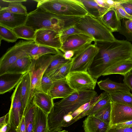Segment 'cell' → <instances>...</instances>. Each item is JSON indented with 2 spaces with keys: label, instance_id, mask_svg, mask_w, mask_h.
Masks as SVG:
<instances>
[{
  "label": "cell",
  "instance_id": "49",
  "mask_svg": "<svg viewBox=\"0 0 132 132\" xmlns=\"http://www.w3.org/2000/svg\"><path fill=\"white\" fill-rule=\"evenodd\" d=\"M11 127L9 123H7L0 128V132H7Z\"/></svg>",
  "mask_w": 132,
  "mask_h": 132
},
{
  "label": "cell",
  "instance_id": "42",
  "mask_svg": "<svg viewBox=\"0 0 132 132\" xmlns=\"http://www.w3.org/2000/svg\"><path fill=\"white\" fill-rule=\"evenodd\" d=\"M131 126H132V120L118 123L110 127L117 129H121L128 128Z\"/></svg>",
  "mask_w": 132,
  "mask_h": 132
},
{
  "label": "cell",
  "instance_id": "44",
  "mask_svg": "<svg viewBox=\"0 0 132 132\" xmlns=\"http://www.w3.org/2000/svg\"><path fill=\"white\" fill-rule=\"evenodd\" d=\"M125 0H105L110 9L113 7L117 4L123 2Z\"/></svg>",
  "mask_w": 132,
  "mask_h": 132
},
{
  "label": "cell",
  "instance_id": "3",
  "mask_svg": "<svg viewBox=\"0 0 132 132\" xmlns=\"http://www.w3.org/2000/svg\"><path fill=\"white\" fill-rule=\"evenodd\" d=\"M70 18L52 13L39 7L28 13L25 25L35 30L41 29L53 30L59 33L68 27Z\"/></svg>",
  "mask_w": 132,
  "mask_h": 132
},
{
  "label": "cell",
  "instance_id": "33",
  "mask_svg": "<svg viewBox=\"0 0 132 132\" xmlns=\"http://www.w3.org/2000/svg\"><path fill=\"white\" fill-rule=\"evenodd\" d=\"M111 102L109 94L105 92L102 93L101 98L97 102L89 111L87 116L94 115L99 110Z\"/></svg>",
  "mask_w": 132,
  "mask_h": 132
},
{
  "label": "cell",
  "instance_id": "38",
  "mask_svg": "<svg viewBox=\"0 0 132 132\" xmlns=\"http://www.w3.org/2000/svg\"><path fill=\"white\" fill-rule=\"evenodd\" d=\"M53 81L48 75L44 74L41 82L42 91L48 94L49 92L53 85Z\"/></svg>",
  "mask_w": 132,
  "mask_h": 132
},
{
  "label": "cell",
  "instance_id": "20",
  "mask_svg": "<svg viewBox=\"0 0 132 132\" xmlns=\"http://www.w3.org/2000/svg\"><path fill=\"white\" fill-rule=\"evenodd\" d=\"M34 101L36 105L48 114L54 106L53 99L48 94L43 92L35 93L34 96Z\"/></svg>",
  "mask_w": 132,
  "mask_h": 132
},
{
  "label": "cell",
  "instance_id": "17",
  "mask_svg": "<svg viewBox=\"0 0 132 132\" xmlns=\"http://www.w3.org/2000/svg\"><path fill=\"white\" fill-rule=\"evenodd\" d=\"M60 51L54 48L37 44L34 41L29 44L26 49V54L32 59H37L47 54H55Z\"/></svg>",
  "mask_w": 132,
  "mask_h": 132
},
{
  "label": "cell",
  "instance_id": "50",
  "mask_svg": "<svg viewBox=\"0 0 132 132\" xmlns=\"http://www.w3.org/2000/svg\"><path fill=\"white\" fill-rule=\"evenodd\" d=\"M5 2L8 3L24 2L27 1L26 0H4Z\"/></svg>",
  "mask_w": 132,
  "mask_h": 132
},
{
  "label": "cell",
  "instance_id": "24",
  "mask_svg": "<svg viewBox=\"0 0 132 132\" xmlns=\"http://www.w3.org/2000/svg\"><path fill=\"white\" fill-rule=\"evenodd\" d=\"M112 32H118L121 25L114 7L109 9L100 19Z\"/></svg>",
  "mask_w": 132,
  "mask_h": 132
},
{
  "label": "cell",
  "instance_id": "30",
  "mask_svg": "<svg viewBox=\"0 0 132 132\" xmlns=\"http://www.w3.org/2000/svg\"><path fill=\"white\" fill-rule=\"evenodd\" d=\"M72 58L49 76L53 81L67 78L70 72L72 64Z\"/></svg>",
  "mask_w": 132,
  "mask_h": 132
},
{
  "label": "cell",
  "instance_id": "2",
  "mask_svg": "<svg viewBox=\"0 0 132 132\" xmlns=\"http://www.w3.org/2000/svg\"><path fill=\"white\" fill-rule=\"evenodd\" d=\"M97 95L94 90L75 91L67 97L54 103L53 107L48 115L49 132L60 131V126L64 118L71 115Z\"/></svg>",
  "mask_w": 132,
  "mask_h": 132
},
{
  "label": "cell",
  "instance_id": "51",
  "mask_svg": "<svg viewBox=\"0 0 132 132\" xmlns=\"http://www.w3.org/2000/svg\"><path fill=\"white\" fill-rule=\"evenodd\" d=\"M7 132H16V129L15 128L11 127Z\"/></svg>",
  "mask_w": 132,
  "mask_h": 132
},
{
  "label": "cell",
  "instance_id": "37",
  "mask_svg": "<svg viewBox=\"0 0 132 132\" xmlns=\"http://www.w3.org/2000/svg\"><path fill=\"white\" fill-rule=\"evenodd\" d=\"M76 26L66 28L62 31L59 33L60 39L62 44L64 42L69 36L73 35L83 34L90 37L85 32L78 29Z\"/></svg>",
  "mask_w": 132,
  "mask_h": 132
},
{
  "label": "cell",
  "instance_id": "48",
  "mask_svg": "<svg viewBox=\"0 0 132 132\" xmlns=\"http://www.w3.org/2000/svg\"><path fill=\"white\" fill-rule=\"evenodd\" d=\"M98 5L101 7L109 9H110L105 2V0H94Z\"/></svg>",
  "mask_w": 132,
  "mask_h": 132
},
{
  "label": "cell",
  "instance_id": "23",
  "mask_svg": "<svg viewBox=\"0 0 132 132\" xmlns=\"http://www.w3.org/2000/svg\"><path fill=\"white\" fill-rule=\"evenodd\" d=\"M31 82L29 72L24 74L21 81L20 94L24 112L30 100Z\"/></svg>",
  "mask_w": 132,
  "mask_h": 132
},
{
  "label": "cell",
  "instance_id": "9",
  "mask_svg": "<svg viewBox=\"0 0 132 132\" xmlns=\"http://www.w3.org/2000/svg\"><path fill=\"white\" fill-rule=\"evenodd\" d=\"M67 80L71 88L77 92L94 90L97 83L87 71L70 72Z\"/></svg>",
  "mask_w": 132,
  "mask_h": 132
},
{
  "label": "cell",
  "instance_id": "39",
  "mask_svg": "<svg viewBox=\"0 0 132 132\" xmlns=\"http://www.w3.org/2000/svg\"><path fill=\"white\" fill-rule=\"evenodd\" d=\"M114 9L119 20L124 19L132 20V16L128 14L119 4H117Z\"/></svg>",
  "mask_w": 132,
  "mask_h": 132
},
{
  "label": "cell",
  "instance_id": "6",
  "mask_svg": "<svg viewBox=\"0 0 132 132\" xmlns=\"http://www.w3.org/2000/svg\"><path fill=\"white\" fill-rule=\"evenodd\" d=\"M53 55L48 54L32 59L29 72L31 76V88L30 98L37 92H42L41 82L42 77L51 63Z\"/></svg>",
  "mask_w": 132,
  "mask_h": 132
},
{
  "label": "cell",
  "instance_id": "14",
  "mask_svg": "<svg viewBox=\"0 0 132 132\" xmlns=\"http://www.w3.org/2000/svg\"><path fill=\"white\" fill-rule=\"evenodd\" d=\"M28 14H16L0 10V25L11 29L25 25Z\"/></svg>",
  "mask_w": 132,
  "mask_h": 132
},
{
  "label": "cell",
  "instance_id": "46",
  "mask_svg": "<svg viewBox=\"0 0 132 132\" xmlns=\"http://www.w3.org/2000/svg\"><path fill=\"white\" fill-rule=\"evenodd\" d=\"M9 123V113L0 118V128Z\"/></svg>",
  "mask_w": 132,
  "mask_h": 132
},
{
  "label": "cell",
  "instance_id": "43",
  "mask_svg": "<svg viewBox=\"0 0 132 132\" xmlns=\"http://www.w3.org/2000/svg\"><path fill=\"white\" fill-rule=\"evenodd\" d=\"M107 132H132V126L121 129L113 128L110 127Z\"/></svg>",
  "mask_w": 132,
  "mask_h": 132
},
{
  "label": "cell",
  "instance_id": "12",
  "mask_svg": "<svg viewBox=\"0 0 132 132\" xmlns=\"http://www.w3.org/2000/svg\"><path fill=\"white\" fill-rule=\"evenodd\" d=\"M131 120H132V107L111 101L110 127Z\"/></svg>",
  "mask_w": 132,
  "mask_h": 132
},
{
  "label": "cell",
  "instance_id": "11",
  "mask_svg": "<svg viewBox=\"0 0 132 132\" xmlns=\"http://www.w3.org/2000/svg\"><path fill=\"white\" fill-rule=\"evenodd\" d=\"M36 31L34 40L35 43L60 49L62 43L59 32L53 30L45 29Z\"/></svg>",
  "mask_w": 132,
  "mask_h": 132
},
{
  "label": "cell",
  "instance_id": "40",
  "mask_svg": "<svg viewBox=\"0 0 132 132\" xmlns=\"http://www.w3.org/2000/svg\"><path fill=\"white\" fill-rule=\"evenodd\" d=\"M119 4L128 14L132 16V0H125Z\"/></svg>",
  "mask_w": 132,
  "mask_h": 132
},
{
  "label": "cell",
  "instance_id": "22",
  "mask_svg": "<svg viewBox=\"0 0 132 132\" xmlns=\"http://www.w3.org/2000/svg\"><path fill=\"white\" fill-rule=\"evenodd\" d=\"M100 89L109 94L118 92H130V90L124 83L116 82L109 78L97 82Z\"/></svg>",
  "mask_w": 132,
  "mask_h": 132
},
{
  "label": "cell",
  "instance_id": "27",
  "mask_svg": "<svg viewBox=\"0 0 132 132\" xmlns=\"http://www.w3.org/2000/svg\"><path fill=\"white\" fill-rule=\"evenodd\" d=\"M88 14L100 19L109 10L99 6L94 0H81Z\"/></svg>",
  "mask_w": 132,
  "mask_h": 132
},
{
  "label": "cell",
  "instance_id": "36",
  "mask_svg": "<svg viewBox=\"0 0 132 132\" xmlns=\"http://www.w3.org/2000/svg\"><path fill=\"white\" fill-rule=\"evenodd\" d=\"M1 41L3 40L9 42H14L18 39L12 29L0 25Z\"/></svg>",
  "mask_w": 132,
  "mask_h": 132
},
{
  "label": "cell",
  "instance_id": "34",
  "mask_svg": "<svg viewBox=\"0 0 132 132\" xmlns=\"http://www.w3.org/2000/svg\"><path fill=\"white\" fill-rule=\"evenodd\" d=\"M1 10L16 14H28L26 7L21 2L8 3L7 7L0 8Z\"/></svg>",
  "mask_w": 132,
  "mask_h": 132
},
{
  "label": "cell",
  "instance_id": "1",
  "mask_svg": "<svg viewBox=\"0 0 132 132\" xmlns=\"http://www.w3.org/2000/svg\"><path fill=\"white\" fill-rule=\"evenodd\" d=\"M94 43L98 51L87 71L97 80L111 67L132 59V44L128 41L116 39L113 42L95 41Z\"/></svg>",
  "mask_w": 132,
  "mask_h": 132
},
{
  "label": "cell",
  "instance_id": "47",
  "mask_svg": "<svg viewBox=\"0 0 132 132\" xmlns=\"http://www.w3.org/2000/svg\"><path fill=\"white\" fill-rule=\"evenodd\" d=\"M75 54V52L71 50L68 51L63 53V56L66 60H70L73 56Z\"/></svg>",
  "mask_w": 132,
  "mask_h": 132
},
{
  "label": "cell",
  "instance_id": "25",
  "mask_svg": "<svg viewBox=\"0 0 132 132\" xmlns=\"http://www.w3.org/2000/svg\"><path fill=\"white\" fill-rule=\"evenodd\" d=\"M132 71V59L118 62L104 72L102 76L111 74H120L123 76Z\"/></svg>",
  "mask_w": 132,
  "mask_h": 132
},
{
  "label": "cell",
  "instance_id": "35",
  "mask_svg": "<svg viewBox=\"0 0 132 132\" xmlns=\"http://www.w3.org/2000/svg\"><path fill=\"white\" fill-rule=\"evenodd\" d=\"M111 113V102L104 106L94 115L102 121L110 124Z\"/></svg>",
  "mask_w": 132,
  "mask_h": 132
},
{
  "label": "cell",
  "instance_id": "45",
  "mask_svg": "<svg viewBox=\"0 0 132 132\" xmlns=\"http://www.w3.org/2000/svg\"><path fill=\"white\" fill-rule=\"evenodd\" d=\"M16 129V132H26L24 118V116Z\"/></svg>",
  "mask_w": 132,
  "mask_h": 132
},
{
  "label": "cell",
  "instance_id": "15",
  "mask_svg": "<svg viewBox=\"0 0 132 132\" xmlns=\"http://www.w3.org/2000/svg\"><path fill=\"white\" fill-rule=\"evenodd\" d=\"M75 91L69 84L66 78L53 81L48 94L53 99L63 98Z\"/></svg>",
  "mask_w": 132,
  "mask_h": 132
},
{
  "label": "cell",
  "instance_id": "18",
  "mask_svg": "<svg viewBox=\"0 0 132 132\" xmlns=\"http://www.w3.org/2000/svg\"><path fill=\"white\" fill-rule=\"evenodd\" d=\"M24 74L6 73L0 76V94L10 91L16 87Z\"/></svg>",
  "mask_w": 132,
  "mask_h": 132
},
{
  "label": "cell",
  "instance_id": "13",
  "mask_svg": "<svg viewBox=\"0 0 132 132\" xmlns=\"http://www.w3.org/2000/svg\"><path fill=\"white\" fill-rule=\"evenodd\" d=\"M95 40L93 38L83 34H76L69 36L62 44L59 50L63 53L68 51L74 52L92 44Z\"/></svg>",
  "mask_w": 132,
  "mask_h": 132
},
{
  "label": "cell",
  "instance_id": "52",
  "mask_svg": "<svg viewBox=\"0 0 132 132\" xmlns=\"http://www.w3.org/2000/svg\"><path fill=\"white\" fill-rule=\"evenodd\" d=\"M57 132H69L68 131L65 130H63L61 131H58Z\"/></svg>",
  "mask_w": 132,
  "mask_h": 132
},
{
  "label": "cell",
  "instance_id": "31",
  "mask_svg": "<svg viewBox=\"0 0 132 132\" xmlns=\"http://www.w3.org/2000/svg\"><path fill=\"white\" fill-rule=\"evenodd\" d=\"M109 94L111 102L132 107V94L130 92H118Z\"/></svg>",
  "mask_w": 132,
  "mask_h": 132
},
{
  "label": "cell",
  "instance_id": "8",
  "mask_svg": "<svg viewBox=\"0 0 132 132\" xmlns=\"http://www.w3.org/2000/svg\"><path fill=\"white\" fill-rule=\"evenodd\" d=\"M34 40H20L9 48L0 60V76L5 74L9 68L18 59L27 54L26 49Z\"/></svg>",
  "mask_w": 132,
  "mask_h": 132
},
{
  "label": "cell",
  "instance_id": "19",
  "mask_svg": "<svg viewBox=\"0 0 132 132\" xmlns=\"http://www.w3.org/2000/svg\"><path fill=\"white\" fill-rule=\"evenodd\" d=\"M32 59L27 54L18 59L7 69L5 73L24 74L29 71Z\"/></svg>",
  "mask_w": 132,
  "mask_h": 132
},
{
  "label": "cell",
  "instance_id": "21",
  "mask_svg": "<svg viewBox=\"0 0 132 132\" xmlns=\"http://www.w3.org/2000/svg\"><path fill=\"white\" fill-rule=\"evenodd\" d=\"M48 115L36 106L33 132H49Z\"/></svg>",
  "mask_w": 132,
  "mask_h": 132
},
{
  "label": "cell",
  "instance_id": "5",
  "mask_svg": "<svg viewBox=\"0 0 132 132\" xmlns=\"http://www.w3.org/2000/svg\"><path fill=\"white\" fill-rule=\"evenodd\" d=\"M76 26L95 41L113 42L116 39L111 31L100 19L89 14L82 17Z\"/></svg>",
  "mask_w": 132,
  "mask_h": 132
},
{
  "label": "cell",
  "instance_id": "7",
  "mask_svg": "<svg viewBox=\"0 0 132 132\" xmlns=\"http://www.w3.org/2000/svg\"><path fill=\"white\" fill-rule=\"evenodd\" d=\"M98 51V48L94 43L75 52L70 72L87 71Z\"/></svg>",
  "mask_w": 132,
  "mask_h": 132
},
{
  "label": "cell",
  "instance_id": "26",
  "mask_svg": "<svg viewBox=\"0 0 132 132\" xmlns=\"http://www.w3.org/2000/svg\"><path fill=\"white\" fill-rule=\"evenodd\" d=\"M36 106L33 96L30 98L24 113L26 132H33Z\"/></svg>",
  "mask_w": 132,
  "mask_h": 132
},
{
  "label": "cell",
  "instance_id": "32",
  "mask_svg": "<svg viewBox=\"0 0 132 132\" xmlns=\"http://www.w3.org/2000/svg\"><path fill=\"white\" fill-rule=\"evenodd\" d=\"M118 32L124 35L128 41H132V20L122 19Z\"/></svg>",
  "mask_w": 132,
  "mask_h": 132
},
{
  "label": "cell",
  "instance_id": "4",
  "mask_svg": "<svg viewBox=\"0 0 132 132\" xmlns=\"http://www.w3.org/2000/svg\"><path fill=\"white\" fill-rule=\"evenodd\" d=\"M37 7H40L55 14L82 17L88 14L80 0H37Z\"/></svg>",
  "mask_w": 132,
  "mask_h": 132
},
{
  "label": "cell",
  "instance_id": "29",
  "mask_svg": "<svg viewBox=\"0 0 132 132\" xmlns=\"http://www.w3.org/2000/svg\"><path fill=\"white\" fill-rule=\"evenodd\" d=\"M18 38L28 40H34L36 31L25 25H22L12 29Z\"/></svg>",
  "mask_w": 132,
  "mask_h": 132
},
{
  "label": "cell",
  "instance_id": "16",
  "mask_svg": "<svg viewBox=\"0 0 132 132\" xmlns=\"http://www.w3.org/2000/svg\"><path fill=\"white\" fill-rule=\"evenodd\" d=\"M83 122L82 127L85 132H107L110 127V124L94 115L88 116Z\"/></svg>",
  "mask_w": 132,
  "mask_h": 132
},
{
  "label": "cell",
  "instance_id": "10",
  "mask_svg": "<svg viewBox=\"0 0 132 132\" xmlns=\"http://www.w3.org/2000/svg\"><path fill=\"white\" fill-rule=\"evenodd\" d=\"M20 86L21 81L15 87L11 96V104L8 112L9 123L16 129L23 116L24 113L20 94Z\"/></svg>",
  "mask_w": 132,
  "mask_h": 132
},
{
  "label": "cell",
  "instance_id": "28",
  "mask_svg": "<svg viewBox=\"0 0 132 132\" xmlns=\"http://www.w3.org/2000/svg\"><path fill=\"white\" fill-rule=\"evenodd\" d=\"M63 53L60 51L58 53L53 55L52 60L44 74L49 76L71 59H66L63 57Z\"/></svg>",
  "mask_w": 132,
  "mask_h": 132
},
{
  "label": "cell",
  "instance_id": "41",
  "mask_svg": "<svg viewBox=\"0 0 132 132\" xmlns=\"http://www.w3.org/2000/svg\"><path fill=\"white\" fill-rule=\"evenodd\" d=\"M124 77L123 83L132 91V71L124 76Z\"/></svg>",
  "mask_w": 132,
  "mask_h": 132
}]
</instances>
